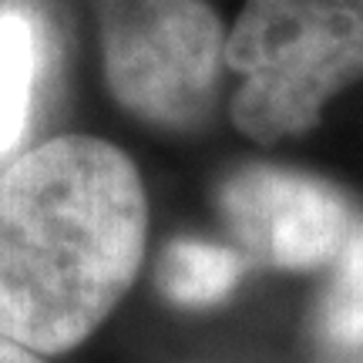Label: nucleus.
<instances>
[{
    "instance_id": "obj_4",
    "label": "nucleus",
    "mask_w": 363,
    "mask_h": 363,
    "mask_svg": "<svg viewBox=\"0 0 363 363\" xmlns=\"http://www.w3.org/2000/svg\"><path fill=\"white\" fill-rule=\"evenodd\" d=\"M219 212L235 249L269 269L333 266L357 216L333 182L283 165H246L219 189Z\"/></svg>"
},
{
    "instance_id": "obj_8",
    "label": "nucleus",
    "mask_w": 363,
    "mask_h": 363,
    "mask_svg": "<svg viewBox=\"0 0 363 363\" xmlns=\"http://www.w3.org/2000/svg\"><path fill=\"white\" fill-rule=\"evenodd\" d=\"M0 363H44V357L34 353V350H27V347H21L17 340L0 333Z\"/></svg>"
},
{
    "instance_id": "obj_9",
    "label": "nucleus",
    "mask_w": 363,
    "mask_h": 363,
    "mask_svg": "<svg viewBox=\"0 0 363 363\" xmlns=\"http://www.w3.org/2000/svg\"><path fill=\"white\" fill-rule=\"evenodd\" d=\"M94 4H98V0H94Z\"/></svg>"
},
{
    "instance_id": "obj_2",
    "label": "nucleus",
    "mask_w": 363,
    "mask_h": 363,
    "mask_svg": "<svg viewBox=\"0 0 363 363\" xmlns=\"http://www.w3.org/2000/svg\"><path fill=\"white\" fill-rule=\"evenodd\" d=\"M239 74L229 111L259 145L313 131L333 94L363 81V0H246L225 34Z\"/></svg>"
},
{
    "instance_id": "obj_1",
    "label": "nucleus",
    "mask_w": 363,
    "mask_h": 363,
    "mask_svg": "<svg viewBox=\"0 0 363 363\" xmlns=\"http://www.w3.org/2000/svg\"><path fill=\"white\" fill-rule=\"evenodd\" d=\"M142 175L121 148L61 135L0 172V333L40 353L81 347L138 279Z\"/></svg>"
},
{
    "instance_id": "obj_6",
    "label": "nucleus",
    "mask_w": 363,
    "mask_h": 363,
    "mask_svg": "<svg viewBox=\"0 0 363 363\" xmlns=\"http://www.w3.org/2000/svg\"><path fill=\"white\" fill-rule=\"evenodd\" d=\"M249 259L235 246L206 242V239H175L158 256V289L162 296L185 306V310H206L235 293Z\"/></svg>"
},
{
    "instance_id": "obj_3",
    "label": "nucleus",
    "mask_w": 363,
    "mask_h": 363,
    "mask_svg": "<svg viewBox=\"0 0 363 363\" xmlns=\"http://www.w3.org/2000/svg\"><path fill=\"white\" fill-rule=\"evenodd\" d=\"M104 84L131 118L192 128L225 67V27L206 0H98Z\"/></svg>"
},
{
    "instance_id": "obj_5",
    "label": "nucleus",
    "mask_w": 363,
    "mask_h": 363,
    "mask_svg": "<svg viewBox=\"0 0 363 363\" xmlns=\"http://www.w3.org/2000/svg\"><path fill=\"white\" fill-rule=\"evenodd\" d=\"M44 44L34 13L17 4H0V158L24 142Z\"/></svg>"
},
{
    "instance_id": "obj_7",
    "label": "nucleus",
    "mask_w": 363,
    "mask_h": 363,
    "mask_svg": "<svg viewBox=\"0 0 363 363\" xmlns=\"http://www.w3.org/2000/svg\"><path fill=\"white\" fill-rule=\"evenodd\" d=\"M316 337L330 350L363 357V219L330 266V283L316 303Z\"/></svg>"
}]
</instances>
